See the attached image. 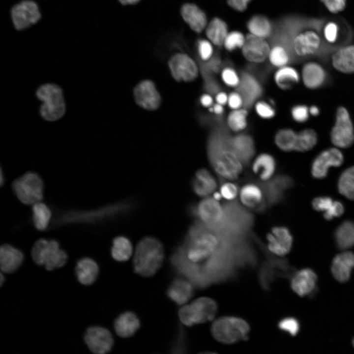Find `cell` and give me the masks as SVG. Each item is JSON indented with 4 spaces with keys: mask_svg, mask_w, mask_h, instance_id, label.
<instances>
[{
    "mask_svg": "<svg viewBox=\"0 0 354 354\" xmlns=\"http://www.w3.org/2000/svg\"><path fill=\"white\" fill-rule=\"evenodd\" d=\"M197 220L188 229L184 246L187 259L194 265L212 260L224 246L218 230Z\"/></svg>",
    "mask_w": 354,
    "mask_h": 354,
    "instance_id": "cell-1",
    "label": "cell"
},
{
    "mask_svg": "<svg viewBox=\"0 0 354 354\" xmlns=\"http://www.w3.org/2000/svg\"><path fill=\"white\" fill-rule=\"evenodd\" d=\"M229 139L212 136L209 140L207 153L209 162L219 177L235 180L241 173L243 164L229 148Z\"/></svg>",
    "mask_w": 354,
    "mask_h": 354,
    "instance_id": "cell-2",
    "label": "cell"
},
{
    "mask_svg": "<svg viewBox=\"0 0 354 354\" xmlns=\"http://www.w3.org/2000/svg\"><path fill=\"white\" fill-rule=\"evenodd\" d=\"M164 256V248L159 240L151 236L142 238L135 251V271L145 277L153 275L160 268Z\"/></svg>",
    "mask_w": 354,
    "mask_h": 354,
    "instance_id": "cell-3",
    "label": "cell"
},
{
    "mask_svg": "<svg viewBox=\"0 0 354 354\" xmlns=\"http://www.w3.org/2000/svg\"><path fill=\"white\" fill-rule=\"evenodd\" d=\"M250 329L249 324L244 319L234 316H224L214 321L211 332L217 341L232 344L247 340Z\"/></svg>",
    "mask_w": 354,
    "mask_h": 354,
    "instance_id": "cell-4",
    "label": "cell"
},
{
    "mask_svg": "<svg viewBox=\"0 0 354 354\" xmlns=\"http://www.w3.org/2000/svg\"><path fill=\"white\" fill-rule=\"evenodd\" d=\"M36 95L43 102L39 112L44 119L54 121L64 115L65 103L62 90L59 86L50 83L42 85L36 90Z\"/></svg>",
    "mask_w": 354,
    "mask_h": 354,
    "instance_id": "cell-5",
    "label": "cell"
},
{
    "mask_svg": "<svg viewBox=\"0 0 354 354\" xmlns=\"http://www.w3.org/2000/svg\"><path fill=\"white\" fill-rule=\"evenodd\" d=\"M31 255L36 265L44 266L46 269L49 271L63 266L67 259V254L60 249L56 240L44 238L35 241Z\"/></svg>",
    "mask_w": 354,
    "mask_h": 354,
    "instance_id": "cell-6",
    "label": "cell"
},
{
    "mask_svg": "<svg viewBox=\"0 0 354 354\" xmlns=\"http://www.w3.org/2000/svg\"><path fill=\"white\" fill-rule=\"evenodd\" d=\"M217 308V303L214 300L207 297H202L182 306L179 310L178 315L184 324L191 326L211 321L216 314Z\"/></svg>",
    "mask_w": 354,
    "mask_h": 354,
    "instance_id": "cell-7",
    "label": "cell"
},
{
    "mask_svg": "<svg viewBox=\"0 0 354 354\" xmlns=\"http://www.w3.org/2000/svg\"><path fill=\"white\" fill-rule=\"evenodd\" d=\"M12 189L19 200L25 205H33L43 197V183L36 173L28 172L16 179Z\"/></svg>",
    "mask_w": 354,
    "mask_h": 354,
    "instance_id": "cell-8",
    "label": "cell"
},
{
    "mask_svg": "<svg viewBox=\"0 0 354 354\" xmlns=\"http://www.w3.org/2000/svg\"><path fill=\"white\" fill-rule=\"evenodd\" d=\"M190 213L197 217V220L210 228H215L225 221L227 212L214 198L207 197L200 201L197 205L190 207Z\"/></svg>",
    "mask_w": 354,
    "mask_h": 354,
    "instance_id": "cell-9",
    "label": "cell"
},
{
    "mask_svg": "<svg viewBox=\"0 0 354 354\" xmlns=\"http://www.w3.org/2000/svg\"><path fill=\"white\" fill-rule=\"evenodd\" d=\"M330 137L331 143L338 148H348L354 143V125L348 110L343 106L336 110Z\"/></svg>",
    "mask_w": 354,
    "mask_h": 354,
    "instance_id": "cell-10",
    "label": "cell"
},
{
    "mask_svg": "<svg viewBox=\"0 0 354 354\" xmlns=\"http://www.w3.org/2000/svg\"><path fill=\"white\" fill-rule=\"evenodd\" d=\"M168 64L173 77L177 81L192 82L198 76L199 69L197 63L186 54L174 55Z\"/></svg>",
    "mask_w": 354,
    "mask_h": 354,
    "instance_id": "cell-11",
    "label": "cell"
},
{
    "mask_svg": "<svg viewBox=\"0 0 354 354\" xmlns=\"http://www.w3.org/2000/svg\"><path fill=\"white\" fill-rule=\"evenodd\" d=\"M11 16L15 28L18 30H22L37 22L41 15L34 2L25 0L13 7Z\"/></svg>",
    "mask_w": 354,
    "mask_h": 354,
    "instance_id": "cell-12",
    "label": "cell"
},
{
    "mask_svg": "<svg viewBox=\"0 0 354 354\" xmlns=\"http://www.w3.org/2000/svg\"><path fill=\"white\" fill-rule=\"evenodd\" d=\"M270 48L266 39L249 33L241 50L242 56L248 62L261 63L267 59Z\"/></svg>",
    "mask_w": 354,
    "mask_h": 354,
    "instance_id": "cell-13",
    "label": "cell"
},
{
    "mask_svg": "<svg viewBox=\"0 0 354 354\" xmlns=\"http://www.w3.org/2000/svg\"><path fill=\"white\" fill-rule=\"evenodd\" d=\"M84 340L89 350L95 354H104L109 352L114 340L110 332L100 326L88 327Z\"/></svg>",
    "mask_w": 354,
    "mask_h": 354,
    "instance_id": "cell-14",
    "label": "cell"
},
{
    "mask_svg": "<svg viewBox=\"0 0 354 354\" xmlns=\"http://www.w3.org/2000/svg\"><path fill=\"white\" fill-rule=\"evenodd\" d=\"M344 156L339 148H331L322 151L314 159L312 165V174L317 178L326 177L331 167H339L343 162Z\"/></svg>",
    "mask_w": 354,
    "mask_h": 354,
    "instance_id": "cell-15",
    "label": "cell"
},
{
    "mask_svg": "<svg viewBox=\"0 0 354 354\" xmlns=\"http://www.w3.org/2000/svg\"><path fill=\"white\" fill-rule=\"evenodd\" d=\"M267 248L276 256H284L291 250L293 237L289 230L286 227L275 226L266 236Z\"/></svg>",
    "mask_w": 354,
    "mask_h": 354,
    "instance_id": "cell-16",
    "label": "cell"
},
{
    "mask_svg": "<svg viewBox=\"0 0 354 354\" xmlns=\"http://www.w3.org/2000/svg\"><path fill=\"white\" fill-rule=\"evenodd\" d=\"M134 96L138 105L146 110H156L161 103L160 94L154 83L150 80L138 83L134 89Z\"/></svg>",
    "mask_w": 354,
    "mask_h": 354,
    "instance_id": "cell-17",
    "label": "cell"
},
{
    "mask_svg": "<svg viewBox=\"0 0 354 354\" xmlns=\"http://www.w3.org/2000/svg\"><path fill=\"white\" fill-rule=\"evenodd\" d=\"M228 146L243 165H247L255 153L254 141L247 134L240 133L229 138Z\"/></svg>",
    "mask_w": 354,
    "mask_h": 354,
    "instance_id": "cell-18",
    "label": "cell"
},
{
    "mask_svg": "<svg viewBox=\"0 0 354 354\" xmlns=\"http://www.w3.org/2000/svg\"><path fill=\"white\" fill-rule=\"evenodd\" d=\"M180 13L184 21L192 30L201 33L208 24L206 13L197 5L186 3L181 7Z\"/></svg>",
    "mask_w": 354,
    "mask_h": 354,
    "instance_id": "cell-19",
    "label": "cell"
},
{
    "mask_svg": "<svg viewBox=\"0 0 354 354\" xmlns=\"http://www.w3.org/2000/svg\"><path fill=\"white\" fill-rule=\"evenodd\" d=\"M244 100V107L246 108L254 104L261 95L263 89L261 84L253 75L244 73L241 75V81L236 88Z\"/></svg>",
    "mask_w": 354,
    "mask_h": 354,
    "instance_id": "cell-20",
    "label": "cell"
},
{
    "mask_svg": "<svg viewBox=\"0 0 354 354\" xmlns=\"http://www.w3.org/2000/svg\"><path fill=\"white\" fill-rule=\"evenodd\" d=\"M321 38L313 31H306L295 36L293 43V49L298 56L303 57L314 54L319 49Z\"/></svg>",
    "mask_w": 354,
    "mask_h": 354,
    "instance_id": "cell-21",
    "label": "cell"
},
{
    "mask_svg": "<svg viewBox=\"0 0 354 354\" xmlns=\"http://www.w3.org/2000/svg\"><path fill=\"white\" fill-rule=\"evenodd\" d=\"M300 76L304 86L310 89L322 87L326 79V73L324 68L315 62L304 64Z\"/></svg>",
    "mask_w": 354,
    "mask_h": 354,
    "instance_id": "cell-22",
    "label": "cell"
},
{
    "mask_svg": "<svg viewBox=\"0 0 354 354\" xmlns=\"http://www.w3.org/2000/svg\"><path fill=\"white\" fill-rule=\"evenodd\" d=\"M264 197L262 189L253 183L244 185L240 190V201L249 208L259 211L265 209L266 204Z\"/></svg>",
    "mask_w": 354,
    "mask_h": 354,
    "instance_id": "cell-23",
    "label": "cell"
},
{
    "mask_svg": "<svg viewBox=\"0 0 354 354\" xmlns=\"http://www.w3.org/2000/svg\"><path fill=\"white\" fill-rule=\"evenodd\" d=\"M317 281L316 274L309 268L302 269L293 276L291 286L297 295L303 296L310 294L314 289Z\"/></svg>",
    "mask_w": 354,
    "mask_h": 354,
    "instance_id": "cell-24",
    "label": "cell"
},
{
    "mask_svg": "<svg viewBox=\"0 0 354 354\" xmlns=\"http://www.w3.org/2000/svg\"><path fill=\"white\" fill-rule=\"evenodd\" d=\"M354 268V254L345 251L337 255L333 259L331 271L335 278L340 282H345L350 278Z\"/></svg>",
    "mask_w": 354,
    "mask_h": 354,
    "instance_id": "cell-25",
    "label": "cell"
},
{
    "mask_svg": "<svg viewBox=\"0 0 354 354\" xmlns=\"http://www.w3.org/2000/svg\"><path fill=\"white\" fill-rule=\"evenodd\" d=\"M24 260L22 252L9 244L0 248V268L2 272L11 273L15 271Z\"/></svg>",
    "mask_w": 354,
    "mask_h": 354,
    "instance_id": "cell-26",
    "label": "cell"
},
{
    "mask_svg": "<svg viewBox=\"0 0 354 354\" xmlns=\"http://www.w3.org/2000/svg\"><path fill=\"white\" fill-rule=\"evenodd\" d=\"M194 192L200 197H207L217 187L215 178L207 169L203 168L197 171L191 181Z\"/></svg>",
    "mask_w": 354,
    "mask_h": 354,
    "instance_id": "cell-27",
    "label": "cell"
},
{
    "mask_svg": "<svg viewBox=\"0 0 354 354\" xmlns=\"http://www.w3.org/2000/svg\"><path fill=\"white\" fill-rule=\"evenodd\" d=\"M273 78L275 85L279 89L288 90L299 82L301 76L295 68L287 65L277 68Z\"/></svg>",
    "mask_w": 354,
    "mask_h": 354,
    "instance_id": "cell-28",
    "label": "cell"
},
{
    "mask_svg": "<svg viewBox=\"0 0 354 354\" xmlns=\"http://www.w3.org/2000/svg\"><path fill=\"white\" fill-rule=\"evenodd\" d=\"M332 64L339 72L354 73V45L347 46L334 53L332 57Z\"/></svg>",
    "mask_w": 354,
    "mask_h": 354,
    "instance_id": "cell-29",
    "label": "cell"
},
{
    "mask_svg": "<svg viewBox=\"0 0 354 354\" xmlns=\"http://www.w3.org/2000/svg\"><path fill=\"white\" fill-rule=\"evenodd\" d=\"M276 163L274 157L270 154L263 152L255 158L252 166L253 173L262 181H267L274 174Z\"/></svg>",
    "mask_w": 354,
    "mask_h": 354,
    "instance_id": "cell-30",
    "label": "cell"
},
{
    "mask_svg": "<svg viewBox=\"0 0 354 354\" xmlns=\"http://www.w3.org/2000/svg\"><path fill=\"white\" fill-rule=\"evenodd\" d=\"M98 271V266L96 262L87 257L79 260L75 267L78 280L86 286L90 285L94 282Z\"/></svg>",
    "mask_w": 354,
    "mask_h": 354,
    "instance_id": "cell-31",
    "label": "cell"
},
{
    "mask_svg": "<svg viewBox=\"0 0 354 354\" xmlns=\"http://www.w3.org/2000/svg\"><path fill=\"white\" fill-rule=\"evenodd\" d=\"M140 326L138 318L131 312H126L120 315L114 323L116 333L121 337H129L133 335Z\"/></svg>",
    "mask_w": 354,
    "mask_h": 354,
    "instance_id": "cell-32",
    "label": "cell"
},
{
    "mask_svg": "<svg viewBox=\"0 0 354 354\" xmlns=\"http://www.w3.org/2000/svg\"><path fill=\"white\" fill-rule=\"evenodd\" d=\"M205 31L207 39L213 45L221 46L229 32L228 26L223 19L215 17L208 23Z\"/></svg>",
    "mask_w": 354,
    "mask_h": 354,
    "instance_id": "cell-33",
    "label": "cell"
},
{
    "mask_svg": "<svg viewBox=\"0 0 354 354\" xmlns=\"http://www.w3.org/2000/svg\"><path fill=\"white\" fill-rule=\"evenodd\" d=\"M167 293L171 299L177 303L182 305L187 302L192 296L193 288L188 281L177 279L171 284Z\"/></svg>",
    "mask_w": 354,
    "mask_h": 354,
    "instance_id": "cell-34",
    "label": "cell"
},
{
    "mask_svg": "<svg viewBox=\"0 0 354 354\" xmlns=\"http://www.w3.org/2000/svg\"><path fill=\"white\" fill-rule=\"evenodd\" d=\"M312 206L315 210L324 212V216L326 220L339 217L344 212L342 204L339 201H333L328 197H321L314 199L312 202Z\"/></svg>",
    "mask_w": 354,
    "mask_h": 354,
    "instance_id": "cell-35",
    "label": "cell"
},
{
    "mask_svg": "<svg viewBox=\"0 0 354 354\" xmlns=\"http://www.w3.org/2000/svg\"><path fill=\"white\" fill-rule=\"evenodd\" d=\"M249 33L256 36L266 39L273 31V25L266 16L256 14L251 16L246 23Z\"/></svg>",
    "mask_w": 354,
    "mask_h": 354,
    "instance_id": "cell-36",
    "label": "cell"
},
{
    "mask_svg": "<svg viewBox=\"0 0 354 354\" xmlns=\"http://www.w3.org/2000/svg\"><path fill=\"white\" fill-rule=\"evenodd\" d=\"M297 132L290 128L278 130L274 137L276 146L285 152L295 151L297 142Z\"/></svg>",
    "mask_w": 354,
    "mask_h": 354,
    "instance_id": "cell-37",
    "label": "cell"
},
{
    "mask_svg": "<svg viewBox=\"0 0 354 354\" xmlns=\"http://www.w3.org/2000/svg\"><path fill=\"white\" fill-rule=\"evenodd\" d=\"M248 112L246 108L231 110L226 118L228 129L236 134L243 132L248 125Z\"/></svg>",
    "mask_w": 354,
    "mask_h": 354,
    "instance_id": "cell-38",
    "label": "cell"
},
{
    "mask_svg": "<svg viewBox=\"0 0 354 354\" xmlns=\"http://www.w3.org/2000/svg\"><path fill=\"white\" fill-rule=\"evenodd\" d=\"M335 239L338 246L347 249L354 246V222L346 221L337 229Z\"/></svg>",
    "mask_w": 354,
    "mask_h": 354,
    "instance_id": "cell-39",
    "label": "cell"
},
{
    "mask_svg": "<svg viewBox=\"0 0 354 354\" xmlns=\"http://www.w3.org/2000/svg\"><path fill=\"white\" fill-rule=\"evenodd\" d=\"M132 246L129 239L124 236H118L113 241L111 254L113 258L119 262L127 261L132 255Z\"/></svg>",
    "mask_w": 354,
    "mask_h": 354,
    "instance_id": "cell-40",
    "label": "cell"
},
{
    "mask_svg": "<svg viewBox=\"0 0 354 354\" xmlns=\"http://www.w3.org/2000/svg\"><path fill=\"white\" fill-rule=\"evenodd\" d=\"M32 219L35 228L40 231L45 230L51 218V211L47 206L40 202L32 205Z\"/></svg>",
    "mask_w": 354,
    "mask_h": 354,
    "instance_id": "cell-41",
    "label": "cell"
},
{
    "mask_svg": "<svg viewBox=\"0 0 354 354\" xmlns=\"http://www.w3.org/2000/svg\"><path fill=\"white\" fill-rule=\"evenodd\" d=\"M318 136L312 129L307 128L297 132V142L295 151L305 152L312 149L317 144Z\"/></svg>",
    "mask_w": 354,
    "mask_h": 354,
    "instance_id": "cell-42",
    "label": "cell"
},
{
    "mask_svg": "<svg viewBox=\"0 0 354 354\" xmlns=\"http://www.w3.org/2000/svg\"><path fill=\"white\" fill-rule=\"evenodd\" d=\"M339 192L351 200H354V166L345 170L340 176L338 184Z\"/></svg>",
    "mask_w": 354,
    "mask_h": 354,
    "instance_id": "cell-43",
    "label": "cell"
},
{
    "mask_svg": "<svg viewBox=\"0 0 354 354\" xmlns=\"http://www.w3.org/2000/svg\"><path fill=\"white\" fill-rule=\"evenodd\" d=\"M267 60L272 66L277 69L288 65L290 57L283 46L276 45L270 48Z\"/></svg>",
    "mask_w": 354,
    "mask_h": 354,
    "instance_id": "cell-44",
    "label": "cell"
},
{
    "mask_svg": "<svg viewBox=\"0 0 354 354\" xmlns=\"http://www.w3.org/2000/svg\"><path fill=\"white\" fill-rule=\"evenodd\" d=\"M246 35L240 31L233 30L229 31L223 46L229 52H233L237 49H241L245 41Z\"/></svg>",
    "mask_w": 354,
    "mask_h": 354,
    "instance_id": "cell-45",
    "label": "cell"
},
{
    "mask_svg": "<svg viewBox=\"0 0 354 354\" xmlns=\"http://www.w3.org/2000/svg\"><path fill=\"white\" fill-rule=\"evenodd\" d=\"M220 79L227 87L236 88L241 81V75L233 67L226 66L220 71Z\"/></svg>",
    "mask_w": 354,
    "mask_h": 354,
    "instance_id": "cell-46",
    "label": "cell"
},
{
    "mask_svg": "<svg viewBox=\"0 0 354 354\" xmlns=\"http://www.w3.org/2000/svg\"><path fill=\"white\" fill-rule=\"evenodd\" d=\"M274 105L269 101L258 100L254 104V108L259 118L264 119H270L276 115Z\"/></svg>",
    "mask_w": 354,
    "mask_h": 354,
    "instance_id": "cell-47",
    "label": "cell"
},
{
    "mask_svg": "<svg viewBox=\"0 0 354 354\" xmlns=\"http://www.w3.org/2000/svg\"><path fill=\"white\" fill-rule=\"evenodd\" d=\"M213 44L208 40L200 39L197 42V51L202 61L210 59L214 56Z\"/></svg>",
    "mask_w": 354,
    "mask_h": 354,
    "instance_id": "cell-48",
    "label": "cell"
},
{
    "mask_svg": "<svg viewBox=\"0 0 354 354\" xmlns=\"http://www.w3.org/2000/svg\"><path fill=\"white\" fill-rule=\"evenodd\" d=\"M203 62L201 70L206 78L212 77V75L219 71L221 65V59L216 56H213L207 61Z\"/></svg>",
    "mask_w": 354,
    "mask_h": 354,
    "instance_id": "cell-49",
    "label": "cell"
},
{
    "mask_svg": "<svg viewBox=\"0 0 354 354\" xmlns=\"http://www.w3.org/2000/svg\"><path fill=\"white\" fill-rule=\"evenodd\" d=\"M277 326L280 330L287 332L292 336H295L299 330L298 321L293 317L282 319L278 322Z\"/></svg>",
    "mask_w": 354,
    "mask_h": 354,
    "instance_id": "cell-50",
    "label": "cell"
},
{
    "mask_svg": "<svg viewBox=\"0 0 354 354\" xmlns=\"http://www.w3.org/2000/svg\"><path fill=\"white\" fill-rule=\"evenodd\" d=\"M309 108L304 104H297L294 106L291 110L292 119L298 123L306 122L309 118Z\"/></svg>",
    "mask_w": 354,
    "mask_h": 354,
    "instance_id": "cell-51",
    "label": "cell"
},
{
    "mask_svg": "<svg viewBox=\"0 0 354 354\" xmlns=\"http://www.w3.org/2000/svg\"><path fill=\"white\" fill-rule=\"evenodd\" d=\"M238 189L237 185L233 183H224L220 187V193L225 199L232 201L237 195Z\"/></svg>",
    "mask_w": 354,
    "mask_h": 354,
    "instance_id": "cell-52",
    "label": "cell"
},
{
    "mask_svg": "<svg viewBox=\"0 0 354 354\" xmlns=\"http://www.w3.org/2000/svg\"><path fill=\"white\" fill-rule=\"evenodd\" d=\"M227 105L231 110L244 107V100L243 96L237 90L231 92L228 94Z\"/></svg>",
    "mask_w": 354,
    "mask_h": 354,
    "instance_id": "cell-53",
    "label": "cell"
},
{
    "mask_svg": "<svg viewBox=\"0 0 354 354\" xmlns=\"http://www.w3.org/2000/svg\"><path fill=\"white\" fill-rule=\"evenodd\" d=\"M328 11L332 13H338L344 10L346 0H320Z\"/></svg>",
    "mask_w": 354,
    "mask_h": 354,
    "instance_id": "cell-54",
    "label": "cell"
},
{
    "mask_svg": "<svg viewBox=\"0 0 354 354\" xmlns=\"http://www.w3.org/2000/svg\"><path fill=\"white\" fill-rule=\"evenodd\" d=\"M338 26L333 22L327 23L324 29V36L327 41L329 42H334L337 37Z\"/></svg>",
    "mask_w": 354,
    "mask_h": 354,
    "instance_id": "cell-55",
    "label": "cell"
},
{
    "mask_svg": "<svg viewBox=\"0 0 354 354\" xmlns=\"http://www.w3.org/2000/svg\"><path fill=\"white\" fill-rule=\"evenodd\" d=\"M252 0H226L230 7L237 12H244Z\"/></svg>",
    "mask_w": 354,
    "mask_h": 354,
    "instance_id": "cell-56",
    "label": "cell"
},
{
    "mask_svg": "<svg viewBox=\"0 0 354 354\" xmlns=\"http://www.w3.org/2000/svg\"><path fill=\"white\" fill-rule=\"evenodd\" d=\"M214 98L212 94L206 93L202 95L200 98V102L202 106L205 108H209L214 104Z\"/></svg>",
    "mask_w": 354,
    "mask_h": 354,
    "instance_id": "cell-57",
    "label": "cell"
},
{
    "mask_svg": "<svg viewBox=\"0 0 354 354\" xmlns=\"http://www.w3.org/2000/svg\"><path fill=\"white\" fill-rule=\"evenodd\" d=\"M228 94L223 91H219L215 94V103L225 106L227 104Z\"/></svg>",
    "mask_w": 354,
    "mask_h": 354,
    "instance_id": "cell-58",
    "label": "cell"
},
{
    "mask_svg": "<svg viewBox=\"0 0 354 354\" xmlns=\"http://www.w3.org/2000/svg\"><path fill=\"white\" fill-rule=\"evenodd\" d=\"M212 113L217 116H222L225 111L224 106L215 103L212 106Z\"/></svg>",
    "mask_w": 354,
    "mask_h": 354,
    "instance_id": "cell-59",
    "label": "cell"
},
{
    "mask_svg": "<svg viewBox=\"0 0 354 354\" xmlns=\"http://www.w3.org/2000/svg\"><path fill=\"white\" fill-rule=\"evenodd\" d=\"M310 115L312 116L316 117L319 115L320 109L319 107L316 105H312L309 108Z\"/></svg>",
    "mask_w": 354,
    "mask_h": 354,
    "instance_id": "cell-60",
    "label": "cell"
},
{
    "mask_svg": "<svg viewBox=\"0 0 354 354\" xmlns=\"http://www.w3.org/2000/svg\"><path fill=\"white\" fill-rule=\"evenodd\" d=\"M123 5L135 4L138 3L140 0H118Z\"/></svg>",
    "mask_w": 354,
    "mask_h": 354,
    "instance_id": "cell-61",
    "label": "cell"
},
{
    "mask_svg": "<svg viewBox=\"0 0 354 354\" xmlns=\"http://www.w3.org/2000/svg\"><path fill=\"white\" fill-rule=\"evenodd\" d=\"M4 281V277L1 272L0 273V286H2Z\"/></svg>",
    "mask_w": 354,
    "mask_h": 354,
    "instance_id": "cell-62",
    "label": "cell"
},
{
    "mask_svg": "<svg viewBox=\"0 0 354 354\" xmlns=\"http://www.w3.org/2000/svg\"><path fill=\"white\" fill-rule=\"evenodd\" d=\"M353 345H354V340H353Z\"/></svg>",
    "mask_w": 354,
    "mask_h": 354,
    "instance_id": "cell-63",
    "label": "cell"
}]
</instances>
